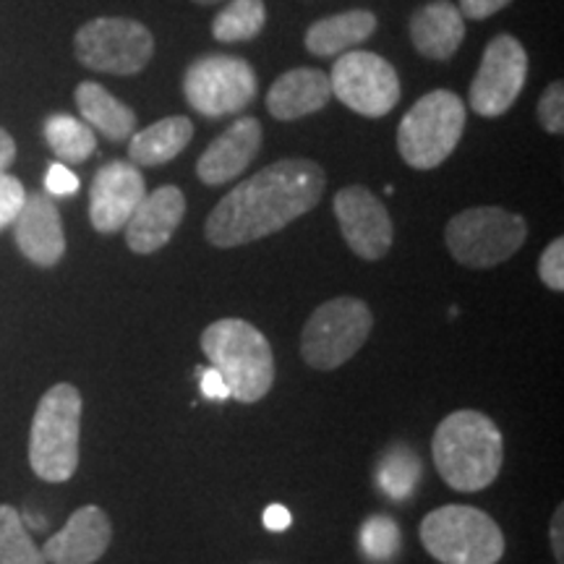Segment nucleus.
<instances>
[{"label": "nucleus", "mask_w": 564, "mask_h": 564, "mask_svg": "<svg viewBox=\"0 0 564 564\" xmlns=\"http://www.w3.org/2000/svg\"><path fill=\"white\" fill-rule=\"evenodd\" d=\"M327 178L314 160H280L236 186L209 212L204 236L217 249H236L280 232L319 204Z\"/></svg>", "instance_id": "1"}, {"label": "nucleus", "mask_w": 564, "mask_h": 564, "mask_svg": "<svg viewBox=\"0 0 564 564\" xmlns=\"http://www.w3.org/2000/svg\"><path fill=\"white\" fill-rule=\"evenodd\" d=\"M432 457L442 481L455 491H481L497 481L505 463V440L489 415L449 413L436 426Z\"/></svg>", "instance_id": "2"}, {"label": "nucleus", "mask_w": 564, "mask_h": 564, "mask_svg": "<svg viewBox=\"0 0 564 564\" xmlns=\"http://www.w3.org/2000/svg\"><path fill=\"white\" fill-rule=\"evenodd\" d=\"M202 350L220 371L230 398L251 405L274 384V356L267 337L243 319H220L202 333Z\"/></svg>", "instance_id": "3"}, {"label": "nucleus", "mask_w": 564, "mask_h": 564, "mask_svg": "<svg viewBox=\"0 0 564 564\" xmlns=\"http://www.w3.org/2000/svg\"><path fill=\"white\" fill-rule=\"evenodd\" d=\"M82 392L55 384L42 394L30 432V465L42 481L63 484L79 468Z\"/></svg>", "instance_id": "4"}, {"label": "nucleus", "mask_w": 564, "mask_h": 564, "mask_svg": "<svg viewBox=\"0 0 564 564\" xmlns=\"http://www.w3.org/2000/svg\"><path fill=\"white\" fill-rule=\"evenodd\" d=\"M465 102L455 91L434 89L423 95L398 129V150L408 165L415 171L440 167L455 147L460 144L465 131Z\"/></svg>", "instance_id": "5"}, {"label": "nucleus", "mask_w": 564, "mask_h": 564, "mask_svg": "<svg viewBox=\"0 0 564 564\" xmlns=\"http://www.w3.org/2000/svg\"><path fill=\"white\" fill-rule=\"evenodd\" d=\"M421 544L442 564H497L505 556V533L478 507L447 505L421 523Z\"/></svg>", "instance_id": "6"}, {"label": "nucleus", "mask_w": 564, "mask_h": 564, "mask_svg": "<svg viewBox=\"0 0 564 564\" xmlns=\"http://www.w3.org/2000/svg\"><path fill=\"white\" fill-rule=\"evenodd\" d=\"M528 238V223L502 207H470L444 228V241L455 262L470 270H489L512 259Z\"/></svg>", "instance_id": "7"}, {"label": "nucleus", "mask_w": 564, "mask_h": 564, "mask_svg": "<svg viewBox=\"0 0 564 564\" xmlns=\"http://www.w3.org/2000/svg\"><path fill=\"white\" fill-rule=\"evenodd\" d=\"M373 327L371 308L361 299L340 295L322 303L308 316L301 333L303 361L312 369L333 371L337 366L348 364L369 340Z\"/></svg>", "instance_id": "8"}, {"label": "nucleus", "mask_w": 564, "mask_h": 564, "mask_svg": "<svg viewBox=\"0 0 564 564\" xmlns=\"http://www.w3.org/2000/svg\"><path fill=\"white\" fill-rule=\"evenodd\" d=\"M74 53L82 66L100 74L133 76L154 55V37L144 24L123 17L91 19L76 32Z\"/></svg>", "instance_id": "9"}, {"label": "nucleus", "mask_w": 564, "mask_h": 564, "mask_svg": "<svg viewBox=\"0 0 564 564\" xmlns=\"http://www.w3.org/2000/svg\"><path fill=\"white\" fill-rule=\"evenodd\" d=\"M183 95L202 116H232L249 108L257 97V74L249 61L236 55H207L186 70Z\"/></svg>", "instance_id": "10"}, {"label": "nucleus", "mask_w": 564, "mask_h": 564, "mask_svg": "<svg viewBox=\"0 0 564 564\" xmlns=\"http://www.w3.org/2000/svg\"><path fill=\"white\" fill-rule=\"evenodd\" d=\"M333 97L366 118H382L400 102V76L390 61L366 51H348L329 76Z\"/></svg>", "instance_id": "11"}, {"label": "nucleus", "mask_w": 564, "mask_h": 564, "mask_svg": "<svg viewBox=\"0 0 564 564\" xmlns=\"http://www.w3.org/2000/svg\"><path fill=\"white\" fill-rule=\"evenodd\" d=\"M528 79V53L510 34H499L486 45L481 66L470 84V110L484 118L505 116Z\"/></svg>", "instance_id": "12"}, {"label": "nucleus", "mask_w": 564, "mask_h": 564, "mask_svg": "<svg viewBox=\"0 0 564 564\" xmlns=\"http://www.w3.org/2000/svg\"><path fill=\"white\" fill-rule=\"evenodd\" d=\"M335 217L356 257L377 262L392 249L390 212L366 186H348L335 196Z\"/></svg>", "instance_id": "13"}, {"label": "nucleus", "mask_w": 564, "mask_h": 564, "mask_svg": "<svg viewBox=\"0 0 564 564\" xmlns=\"http://www.w3.org/2000/svg\"><path fill=\"white\" fill-rule=\"evenodd\" d=\"M144 196V175L133 162L116 160L102 165L89 188V220L95 225V230H123Z\"/></svg>", "instance_id": "14"}, {"label": "nucleus", "mask_w": 564, "mask_h": 564, "mask_svg": "<svg viewBox=\"0 0 564 564\" xmlns=\"http://www.w3.org/2000/svg\"><path fill=\"white\" fill-rule=\"evenodd\" d=\"M259 150H262V123L246 116L241 121L230 123L204 150L196 162V175L207 186H223V183L238 178L257 160Z\"/></svg>", "instance_id": "15"}, {"label": "nucleus", "mask_w": 564, "mask_h": 564, "mask_svg": "<svg viewBox=\"0 0 564 564\" xmlns=\"http://www.w3.org/2000/svg\"><path fill=\"white\" fill-rule=\"evenodd\" d=\"M112 541L110 518L100 507L87 505L68 518V523L42 546L47 564H95Z\"/></svg>", "instance_id": "16"}, {"label": "nucleus", "mask_w": 564, "mask_h": 564, "mask_svg": "<svg viewBox=\"0 0 564 564\" xmlns=\"http://www.w3.org/2000/svg\"><path fill=\"white\" fill-rule=\"evenodd\" d=\"M186 215V196L178 186H160L147 194L126 223V243L133 253H154L173 238Z\"/></svg>", "instance_id": "17"}, {"label": "nucleus", "mask_w": 564, "mask_h": 564, "mask_svg": "<svg viewBox=\"0 0 564 564\" xmlns=\"http://www.w3.org/2000/svg\"><path fill=\"white\" fill-rule=\"evenodd\" d=\"M19 251L37 267H55L66 253L61 212L45 194H32L24 199L19 217L13 220Z\"/></svg>", "instance_id": "18"}, {"label": "nucleus", "mask_w": 564, "mask_h": 564, "mask_svg": "<svg viewBox=\"0 0 564 564\" xmlns=\"http://www.w3.org/2000/svg\"><path fill=\"white\" fill-rule=\"evenodd\" d=\"M333 100L329 76L316 68H293L282 74L267 91V110L278 121H299L303 116L327 108Z\"/></svg>", "instance_id": "19"}, {"label": "nucleus", "mask_w": 564, "mask_h": 564, "mask_svg": "<svg viewBox=\"0 0 564 564\" xmlns=\"http://www.w3.org/2000/svg\"><path fill=\"white\" fill-rule=\"evenodd\" d=\"M413 47L429 61H447L465 40V19L449 0H432L411 19Z\"/></svg>", "instance_id": "20"}, {"label": "nucleus", "mask_w": 564, "mask_h": 564, "mask_svg": "<svg viewBox=\"0 0 564 564\" xmlns=\"http://www.w3.org/2000/svg\"><path fill=\"white\" fill-rule=\"evenodd\" d=\"M194 139V123L186 116H171L131 133L129 158L133 165L160 167L178 158Z\"/></svg>", "instance_id": "21"}, {"label": "nucleus", "mask_w": 564, "mask_h": 564, "mask_svg": "<svg viewBox=\"0 0 564 564\" xmlns=\"http://www.w3.org/2000/svg\"><path fill=\"white\" fill-rule=\"evenodd\" d=\"M373 30H377V17L371 11L356 9L335 13V17L319 19L308 26L306 47L319 58H333V55H343L361 45L364 40L371 37Z\"/></svg>", "instance_id": "22"}, {"label": "nucleus", "mask_w": 564, "mask_h": 564, "mask_svg": "<svg viewBox=\"0 0 564 564\" xmlns=\"http://www.w3.org/2000/svg\"><path fill=\"white\" fill-rule=\"evenodd\" d=\"M76 108L91 131L97 129L110 141L131 139L137 129V112L97 82H82L76 87Z\"/></svg>", "instance_id": "23"}, {"label": "nucleus", "mask_w": 564, "mask_h": 564, "mask_svg": "<svg viewBox=\"0 0 564 564\" xmlns=\"http://www.w3.org/2000/svg\"><path fill=\"white\" fill-rule=\"evenodd\" d=\"M45 139L63 165H79V162L89 160L97 150L95 131L84 121H79V118L66 116V112L47 118Z\"/></svg>", "instance_id": "24"}, {"label": "nucleus", "mask_w": 564, "mask_h": 564, "mask_svg": "<svg viewBox=\"0 0 564 564\" xmlns=\"http://www.w3.org/2000/svg\"><path fill=\"white\" fill-rule=\"evenodd\" d=\"M264 21V0H230L217 13L215 24H212V34L220 42H249L262 34Z\"/></svg>", "instance_id": "25"}, {"label": "nucleus", "mask_w": 564, "mask_h": 564, "mask_svg": "<svg viewBox=\"0 0 564 564\" xmlns=\"http://www.w3.org/2000/svg\"><path fill=\"white\" fill-rule=\"evenodd\" d=\"M379 489L394 502H405L413 497L415 486L421 481V460L413 449L394 447L379 463Z\"/></svg>", "instance_id": "26"}, {"label": "nucleus", "mask_w": 564, "mask_h": 564, "mask_svg": "<svg viewBox=\"0 0 564 564\" xmlns=\"http://www.w3.org/2000/svg\"><path fill=\"white\" fill-rule=\"evenodd\" d=\"M0 564H47L17 507L0 505Z\"/></svg>", "instance_id": "27"}, {"label": "nucleus", "mask_w": 564, "mask_h": 564, "mask_svg": "<svg viewBox=\"0 0 564 564\" xmlns=\"http://www.w3.org/2000/svg\"><path fill=\"white\" fill-rule=\"evenodd\" d=\"M403 546V533H400L398 523L387 514H371L361 528V552L369 556L371 562L384 564L392 562L394 554Z\"/></svg>", "instance_id": "28"}, {"label": "nucleus", "mask_w": 564, "mask_h": 564, "mask_svg": "<svg viewBox=\"0 0 564 564\" xmlns=\"http://www.w3.org/2000/svg\"><path fill=\"white\" fill-rule=\"evenodd\" d=\"M539 121L549 133L564 131V87L562 82L549 84L539 100Z\"/></svg>", "instance_id": "29"}, {"label": "nucleus", "mask_w": 564, "mask_h": 564, "mask_svg": "<svg viewBox=\"0 0 564 564\" xmlns=\"http://www.w3.org/2000/svg\"><path fill=\"white\" fill-rule=\"evenodd\" d=\"M539 274H541V282H544L549 291H554V293L564 291V241L562 238H554V241L544 249V253H541Z\"/></svg>", "instance_id": "30"}, {"label": "nucleus", "mask_w": 564, "mask_h": 564, "mask_svg": "<svg viewBox=\"0 0 564 564\" xmlns=\"http://www.w3.org/2000/svg\"><path fill=\"white\" fill-rule=\"evenodd\" d=\"M24 199L26 192L21 186V181L9 173H0V230L13 225L21 207H24Z\"/></svg>", "instance_id": "31"}, {"label": "nucleus", "mask_w": 564, "mask_h": 564, "mask_svg": "<svg viewBox=\"0 0 564 564\" xmlns=\"http://www.w3.org/2000/svg\"><path fill=\"white\" fill-rule=\"evenodd\" d=\"M45 188L53 196H70L79 192V175L70 173L63 162H53L45 175Z\"/></svg>", "instance_id": "32"}, {"label": "nucleus", "mask_w": 564, "mask_h": 564, "mask_svg": "<svg viewBox=\"0 0 564 564\" xmlns=\"http://www.w3.org/2000/svg\"><path fill=\"white\" fill-rule=\"evenodd\" d=\"M510 3L512 0H460L457 11L463 13V19L484 21V19L494 17V13H499L505 6H510Z\"/></svg>", "instance_id": "33"}, {"label": "nucleus", "mask_w": 564, "mask_h": 564, "mask_svg": "<svg viewBox=\"0 0 564 564\" xmlns=\"http://www.w3.org/2000/svg\"><path fill=\"white\" fill-rule=\"evenodd\" d=\"M199 377H202L204 398L215 400V403H225V400L230 398V390H228V384H225V379L220 377V371H217V369H199Z\"/></svg>", "instance_id": "34"}, {"label": "nucleus", "mask_w": 564, "mask_h": 564, "mask_svg": "<svg viewBox=\"0 0 564 564\" xmlns=\"http://www.w3.org/2000/svg\"><path fill=\"white\" fill-rule=\"evenodd\" d=\"M291 523H293V518H291V510H288V507L270 505L264 510V528H267V531L282 533V531H288V528H291Z\"/></svg>", "instance_id": "35"}, {"label": "nucleus", "mask_w": 564, "mask_h": 564, "mask_svg": "<svg viewBox=\"0 0 564 564\" xmlns=\"http://www.w3.org/2000/svg\"><path fill=\"white\" fill-rule=\"evenodd\" d=\"M564 507L560 505L554 512V520H552V549H554V556L556 562H564V544H562V528H564Z\"/></svg>", "instance_id": "36"}, {"label": "nucleus", "mask_w": 564, "mask_h": 564, "mask_svg": "<svg viewBox=\"0 0 564 564\" xmlns=\"http://www.w3.org/2000/svg\"><path fill=\"white\" fill-rule=\"evenodd\" d=\"M13 158H17V141H13L9 131L0 129V173H6Z\"/></svg>", "instance_id": "37"}, {"label": "nucleus", "mask_w": 564, "mask_h": 564, "mask_svg": "<svg viewBox=\"0 0 564 564\" xmlns=\"http://www.w3.org/2000/svg\"><path fill=\"white\" fill-rule=\"evenodd\" d=\"M194 3H199V6H212V3H220V0H194Z\"/></svg>", "instance_id": "38"}]
</instances>
